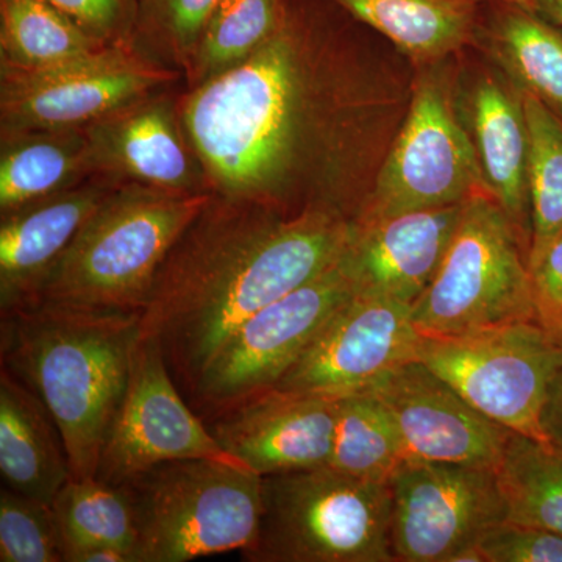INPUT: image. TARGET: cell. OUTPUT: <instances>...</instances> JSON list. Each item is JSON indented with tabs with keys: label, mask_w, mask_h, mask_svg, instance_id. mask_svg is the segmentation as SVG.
<instances>
[{
	"label": "cell",
	"mask_w": 562,
	"mask_h": 562,
	"mask_svg": "<svg viewBox=\"0 0 562 562\" xmlns=\"http://www.w3.org/2000/svg\"><path fill=\"white\" fill-rule=\"evenodd\" d=\"M139 317L49 302L0 314L2 369L54 416L72 479H95L131 379Z\"/></svg>",
	"instance_id": "3"
},
{
	"label": "cell",
	"mask_w": 562,
	"mask_h": 562,
	"mask_svg": "<svg viewBox=\"0 0 562 562\" xmlns=\"http://www.w3.org/2000/svg\"><path fill=\"white\" fill-rule=\"evenodd\" d=\"M47 0H0V66L58 68L109 49Z\"/></svg>",
	"instance_id": "25"
},
{
	"label": "cell",
	"mask_w": 562,
	"mask_h": 562,
	"mask_svg": "<svg viewBox=\"0 0 562 562\" xmlns=\"http://www.w3.org/2000/svg\"><path fill=\"white\" fill-rule=\"evenodd\" d=\"M350 235V222L331 214L284 220L211 194L157 273L139 338L160 347L187 398L233 331L330 269Z\"/></svg>",
	"instance_id": "2"
},
{
	"label": "cell",
	"mask_w": 562,
	"mask_h": 562,
	"mask_svg": "<svg viewBox=\"0 0 562 562\" xmlns=\"http://www.w3.org/2000/svg\"><path fill=\"white\" fill-rule=\"evenodd\" d=\"M0 562H65V539L49 503L2 487Z\"/></svg>",
	"instance_id": "32"
},
{
	"label": "cell",
	"mask_w": 562,
	"mask_h": 562,
	"mask_svg": "<svg viewBox=\"0 0 562 562\" xmlns=\"http://www.w3.org/2000/svg\"><path fill=\"white\" fill-rule=\"evenodd\" d=\"M405 460L401 436L379 395L369 391L338 398L331 469L387 483Z\"/></svg>",
	"instance_id": "27"
},
{
	"label": "cell",
	"mask_w": 562,
	"mask_h": 562,
	"mask_svg": "<svg viewBox=\"0 0 562 562\" xmlns=\"http://www.w3.org/2000/svg\"><path fill=\"white\" fill-rule=\"evenodd\" d=\"M65 562H138V557L113 543L91 542L68 547Z\"/></svg>",
	"instance_id": "37"
},
{
	"label": "cell",
	"mask_w": 562,
	"mask_h": 562,
	"mask_svg": "<svg viewBox=\"0 0 562 562\" xmlns=\"http://www.w3.org/2000/svg\"><path fill=\"white\" fill-rule=\"evenodd\" d=\"M338 398L271 390L206 422L233 457L260 476L330 468Z\"/></svg>",
	"instance_id": "18"
},
{
	"label": "cell",
	"mask_w": 562,
	"mask_h": 562,
	"mask_svg": "<svg viewBox=\"0 0 562 562\" xmlns=\"http://www.w3.org/2000/svg\"><path fill=\"white\" fill-rule=\"evenodd\" d=\"M387 484L395 561L457 562L506 520L495 469L405 460Z\"/></svg>",
	"instance_id": "11"
},
{
	"label": "cell",
	"mask_w": 562,
	"mask_h": 562,
	"mask_svg": "<svg viewBox=\"0 0 562 562\" xmlns=\"http://www.w3.org/2000/svg\"><path fill=\"white\" fill-rule=\"evenodd\" d=\"M286 0H220L199 41L183 88H195L247 60L279 27Z\"/></svg>",
	"instance_id": "28"
},
{
	"label": "cell",
	"mask_w": 562,
	"mask_h": 562,
	"mask_svg": "<svg viewBox=\"0 0 562 562\" xmlns=\"http://www.w3.org/2000/svg\"><path fill=\"white\" fill-rule=\"evenodd\" d=\"M541 428L547 441L562 449V361L547 390L541 413Z\"/></svg>",
	"instance_id": "36"
},
{
	"label": "cell",
	"mask_w": 562,
	"mask_h": 562,
	"mask_svg": "<svg viewBox=\"0 0 562 562\" xmlns=\"http://www.w3.org/2000/svg\"><path fill=\"white\" fill-rule=\"evenodd\" d=\"M464 203L351 225L341 265L353 294L387 299L413 308L441 266Z\"/></svg>",
	"instance_id": "19"
},
{
	"label": "cell",
	"mask_w": 562,
	"mask_h": 562,
	"mask_svg": "<svg viewBox=\"0 0 562 562\" xmlns=\"http://www.w3.org/2000/svg\"><path fill=\"white\" fill-rule=\"evenodd\" d=\"M0 475L3 486L49 505L72 479L54 416L5 369L0 371Z\"/></svg>",
	"instance_id": "21"
},
{
	"label": "cell",
	"mask_w": 562,
	"mask_h": 562,
	"mask_svg": "<svg viewBox=\"0 0 562 562\" xmlns=\"http://www.w3.org/2000/svg\"><path fill=\"white\" fill-rule=\"evenodd\" d=\"M416 66L327 0H286L247 60L181 88L210 194L291 220H360L412 103Z\"/></svg>",
	"instance_id": "1"
},
{
	"label": "cell",
	"mask_w": 562,
	"mask_h": 562,
	"mask_svg": "<svg viewBox=\"0 0 562 562\" xmlns=\"http://www.w3.org/2000/svg\"><path fill=\"white\" fill-rule=\"evenodd\" d=\"M353 288L341 258L316 279L243 322L206 366L187 401L203 420L273 390Z\"/></svg>",
	"instance_id": "10"
},
{
	"label": "cell",
	"mask_w": 562,
	"mask_h": 562,
	"mask_svg": "<svg viewBox=\"0 0 562 562\" xmlns=\"http://www.w3.org/2000/svg\"><path fill=\"white\" fill-rule=\"evenodd\" d=\"M484 416L547 441L541 413L562 361V344L538 321L453 336L420 335L417 358Z\"/></svg>",
	"instance_id": "9"
},
{
	"label": "cell",
	"mask_w": 562,
	"mask_h": 562,
	"mask_svg": "<svg viewBox=\"0 0 562 562\" xmlns=\"http://www.w3.org/2000/svg\"><path fill=\"white\" fill-rule=\"evenodd\" d=\"M138 524L139 562L241 552L260 525L262 476L211 460L161 462L122 483Z\"/></svg>",
	"instance_id": "6"
},
{
	"label": "cell",
	"mask_w": 562,
	"mask_h": 562,
	"mask_svg": "<svg viewBox=\"0 0 562 562\" xmlns=\"http://www.w3.org/2000/svg\"><path fill=\"white\" fill-rule=\"evenodd\" d=\"M520 321H536L527 247L482 191L465 201L435 279L413 305V324L424 336H453Z\"/></svg>",
	"instance_id": "7"
},
{
	"label": "cell",
	"mask_w": 562,
	"mask_h": 562,
	"mask_svg": "<svg viewBox=\"0 0 562 562\" xmlns=\"http://www.w3.org/2000/svg\"><path fill=\"white\" fill-rule=\"evenodd\" d=\"M536 321L562 344V233L528 262Z\"/></svg>",
	"instance_id": "35"
},
{
	"label": "cell",
	"mask_w": 562,
	"mask_h": 562,
	"mask_svg": "<svg viewBox=\"0 0 562 562\" xmlns=\"http://www.w3.org/2000/svg\"><path fill=\"white\" fill-rule=\"evenodd\" d=\"M484 562H562V536L542 528L502 522L479 543Z\"/></svg>",
	"instance_id": "34"
},
{
	"label": "cell",
	"mask_w": 562,
	"mask_h": 562,
	"mask_svg": "<svg viewBox=\"0 0 562 562\" xmlns=\"http://www.w3.org/2000/svg\"><path fill=\"white\" fill-rule=\"evenodd\" d=\"M394 44L414 66L471 46L479 3L471 0H327Z\"/></svg>",
	"instance_id": "24"
},
{
	"label": "cell",
	"mask_w": 562,
	"mask_h": 562,
	"mask_svg": "<svg viewBox=\"0 0 562 562\" xmlns=\"http://www.w3.org/2000/svg\"><path fill=\"white\" fill-rule=\"evenodd\" d=\"M473 49L562 116V29L513 3H479Z\"/></svg>",
	"instance_id": "22"
},
{
	"label": "cell",
	"mask_w": 562,
	"mask_h": 562,
	"mask_svg": "<svg viewBox=\"0 0 562 562\" xmlns=\"http://www.w3.org/2000/svg\"><path fill=\"white\" fill-rule=\"evenodd\" d=\"M457 106L487 191L530 254V132L525 92L473 47L458 52Z\"/></svg>",
	"instance_id": "15"
},
{
	"label": "cell",
	"mask_w": 562,
	"mask_h": 562,
	"mask_svg": "<svg viewBox=\"0 0 562 562\" xmlns=\"http://www.w3.org/2000/svg\"><path fill=\"white\" fill-rule=\"evenodd\" d=\"M371 392L390 412L406 460L501 464L513 431L484 416L424 362H403Z\"/></svg>",
	"instance_id": "17"
},
{
	"label": "cell",
	"mask_w": 562,
	"mask_h": 562,
	"mask_svg": "<svg viewBox=\"0 0 562 562\" xmlns=\"http://www.w3.org/2000/svg\"><path fill=\"white\" fill-rule=\"evenodd\" d=\"M210 199V192L173 194L121 184L52 269L38 302L98 312H143L173 244Z\"/></svg>",
	"instance_id": "4"
},
{
	"label": "cell",
	"mask_w": 562,
	"mask_h": 562,
	"mask_svg": "<svg viewBox=\"0 0 562 562\" xmlns=\"http://www.w3.org/2000/svg\"><path fill=\"white\" fill-rule=\"evenodd\" d=\"M179 81V70L136 46L109 47L52 69L0 66V128H83Z\"/></svg>",
	"instance_id": "12"
},
{
	"label": "cell",
	"mask_w": 562,
	"mask_h": 562,
	"mask_svg": "<svg viewBox=\"0 0 562 562\" xmlns=\"http://www.w3.org/2000/svg\"><path fill=\"white\" fill-rule=\"evenodd\" d=\"M506 505V522L562 536V449L512 432L495 469Z\"/></svg>",
	"instance_id": "26"
},
{
	"label": "cell",
	"mask_w": 562,
	"mask_h": 562,
	"mask_svg": "<svg viewBox=\"0 0 562 562\" xmlns=\"http://www.w3.org/2000/svg\"><path fill=\"white\" fill-rule=\"evenodd\" d=\"M103 46H135L139 0H47Z\"/></svg>",
	"instance_id": "33"
},
{
	"label": "cell",
	"mask_w": 562,
	"mask_h": 562,
	"mask_svg": "<svg viewBox=\"0 0 562 562\" xmlns=\"http://www.w3.org/2000/svg\"><path fill=\"white\" fill-rule=\"evenodd\" d=\"M473 3H484V2H503V3H513V5L524 7V9L536 11L538 10L539 3L542 0H471Z\"/></svg>",
	"instance_id": "39"
},
{
	"label": "cell",
	"mask_w": 562,
	"mask_h": 562,
	"mask_svg": "<svg viewBox=\"0 0 562 562\" xmlns=\"http://www.w3.org/2000/svg\"><path fill=\"white\" fill-rule=\"evenodd\" d=\"M83 128H0V216L94 179Z\"/></svg>",
	"instance_id": "23"
},
{
	"label": "cell",
	"mask_w": 562,
	"mask_h": 562,
	"mask_svg": "<svg viewBox=\"0 0 562 562\" xmlns=\"http://www.w3.org/2000/svg\"><path fill=\"white\" fill-rule=\"evenodd\" d=\"M525 110L530 132V262L562 233V116L532 94H525Z\"/></svg>",
	"instance_id": "30"
},
{
	"label": "cell",
	"mask_w": 562,
	"mask_h": 562,
	"mask_svg": "<svg viewBox=\"0 0 562 562\" xmlns=\"http://www.w3.org/2000/svg\"><path fill=\"white\" fill-rule=\"evenodd\" d=\"M536 11L562 29V0H542Z\"/></svg>",
	"instance_id": "38"
},
{
	"label": "cell",
	"mask_w": 562,
	"mask_h": 562,
	"mask_svg": "<svg viewBox=\"0 0 562 562\" xmlns=\"http://www.w3.org/2000/svg\"><path fill=\"white\" fill-rule=\"evenodd\" d=\"M457 55L416 66L408 113L353 225L454 205L487 191L457 106Z\"/></svg>",
	"instance_id": "8"
},
{
	"label": "cell",
	"mask_w": 562,
	"mask_h": 562,
	"mask_svg": "<svg viewBox=\"0 0 562 562\" xmlns=\"http://www.w3.org/2000/svg\"><path fill=\"white\" fill-rule=\"evenodd\" d=\"M52 508L65 539V552L80 543L105 542L138 557L135 506L122 484L70 479L52 502Z\"/></svg>",
	"instance_id": "29"
},
{
	"label": "cell",
	"mask_w": 562,
	"mask_h": 562,
	"mask_svg": "<svg viewBox=\"0 0 562 562\" xmlns=\"http://www.w3.org/2000/svg\"><path fill=\"white\" fill-rule=\"evenodd\" d=\"M246 562H392L390 484L331 468L262 476Z\"/></svg>",
	"instance_id": "5"
},
{
	"label": "cell",
	"mask_w": 562,
	"mask_h": 562,
	"mask_svg": "<svg viewBox=\"0 0 562 562\" xmlns=\"http://www.w3.org/2000/svg\"><path fill=\"white\" fill-rule=\"evenodd\" d=\"M419 342L412 306L353 294L273 390L330 398L369 392L403 362L416 360Z\"/></svg>",
	"instance_id": "14"
},
{
	"label": "cell",
	"mask_w": 562,
	"mask_h": 562,
	"mask_svg": "<svg viewBox=\"0 0 562 562\" xmlns=\"http://www.w3.org/2000/svg\"><path fill=\"white\" fill-rule=\"evenodd\" d=\"M220 0H139L135 46L187 76Z\"/></svg>",
	"instance_id": "31"
},
{
	"label": "cell",
	"mask_w": 562,
	"mask_h": 562,
	"mask_svg": "<svg viewBox=\"0 0 562 562\" xmlns=\"http://www.w3.org/2000/svg\"><path fill=\"white\" fill-rule=\"evenodd\" d=\"M117 187L94 177L0 216V314L38 302L52 269Z\"/></svg>",
	"instance_id": "20"
},
{
	"label": "cell",
	"mask_w": 562,
	"mask_h": 562,
	"mask_svg": "<svg viewBox=\"0 0 562 562\" xmlns=\"http://www.w3.org/2000/svg\"><path fill=\"white\" fill-rule=\"evenodd\" d=\"M211 460L247 468L228 453L191 408L157 344L138 339L131 379L114 417L95 479L122 484L161 462Z\"/></svg>",
	"instance_id": "13"
},
{
	"label": "cell",
	"mask_w": 562,
	"mask_h": 562,
	"mask_svg": "<svg viewBox=\"0 0 562 562\" xmlns=\"http://www.w3.org/2000/svg\"><path fill=\"white\" fill-rule=\"evenodd\" d=\"M173 87L149 92L85 127L95 177L173 194L209 192L201 158L181 121L180 90Z\"/></svg>",
	"instance_id": "16"
}]
</instances>
